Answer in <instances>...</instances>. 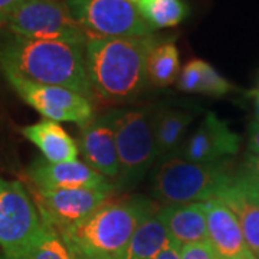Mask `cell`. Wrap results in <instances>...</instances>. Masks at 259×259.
I'll return each mask as SVG.
<instances>
[{
    "label": "cell",
    "mask_w": 259,
    "mask_h": 259,
    "mask_svg": "<svg viewBox=\"0 0 259 259\" xmlns=\"http://www.w3.org/2000/svg\"><path fill=\"white\" fill-rule=\"evenodd\" d=\"M83 47L8 32L0 37V69L32 82L72 90L93 101L97 97L87 74Z\"/></svg>",
    "instance_id": "6da1fadb"
},
{
    "label": "cell",
    "mask_w": 259,
    "mask_h": 259,
    "mask_svg": "<svg viewBox=\"0 0 259 259\" xmlns=\"http://www.w3.org/2000/svg\"><path fill=\"white\" fill-rule=\"evenodd\" d=\"M161 37L153 35L125 37H88L85 68L95 97L105 101L136 100L147 85L146 64Z\"/></svg>",
    "instance_id": "7a4b0ae2"
},
{
    "label": "cell",
    "mask_w": 259,
    "mask_h": 259,
    "mask_svg": "<svg viewBox=\"0 0 259 259\" xmlns=\"http://www.w3.org/2000/svg\"><path fill=\"white\" fill-rule=\"evenodd\" d=\"M156 212L146 197L107 200L85 221L61 232L72 259H121L139 225Z\"/></svg>",
    "instance_id": "3957f363"
},
{
    "label": "cell",
    "mask_w": 259,
    "mask_h": 259,
    "mask_svg": "<svg viewBox=\"0 0 259 259\" xmlns=\"http://www.w3.org/2000/svg\"><path fill=\"white\" fill-rule=\"evenodd\" d=\"M235 175L228 160L193 163L182 157L158 163L151 180V194L160 203H204L219 199Z\"/></svg>",
    "instance_id": "277c9868"
},
{
    "label": "cell",
    "mask_w": 259,
    "mask_h": 259,
    "mask_svg": "<svg viewBox=\"0 0 259 259\" xmlns=\"http://www.w3.org/2000/svg\"><path fill=\"white\" fill-rule=\"evenodd\" d=\"M154 120L156 110L148 107L112 110L120 163L117 186L122 190L139 185L157 160Z\"/></svg>",
    "instance_id": "5b68a950"
},
{
    "label": "cell",
    "mask_w": 259,
    "mask_h": 259,
    "mask_svg": "<svg viewBox=\"0 0 259 259\" xmlns=\"http://www.w3.org/2000/svg\"><path fill=\"white\" fill-rule=\"evenodd\" d=\"M47 226L25 186L0 177V248L3 259H16L36 243Z\"/></svg>",
    "instance_id": "8992f818"
},
{
    "label": "cell",
    "mask_w": 259,
    "mask_h": 259,
    "mask_svg": "<svg viewBox=\"0 0 259 259\" xmlns=\"http://www.w3.org/2000/svg\"><path fill=\"white\" fill-rule=\"evenodd\" d=\"M8 32L18 36L85 45L88 35L65 0H28L8 16Z\"/></svg>",
    "instance_id": "52a82bcc"
},
{
    "label": "cell",
    "mask_w": 259,
    "mask_h": 259,
    "mask_svg": "<svg viewBox=\"0 0 259 259\" xmlns=\"http://www.w3.org/2000/svg\"><path fill=\"white\" fill-rule=\"evenodd\" d=\"M71 15L90 37L153 35L131 0H65Z\"/></svg>",
    "instance_id": "ba28073f"
},
{
    "label": "cell",
    "mask_w": 259,
    "mask_h": 259,
    "mask_svg": "<svg viewBox=\"0 0 259 259\" xmlns=\"http://www.w3.org/2000/svg\"><path fill=\"white\" fill-rule=\"evenodd\" d=\"M19 97L47 120L87 125L94 118L93 101L72 90L28 81L18 75L3 74Z\"/></svg>",
    "instance_id": "9c48e42d"
},
{
    "label": "cell",
    "mask_w": 259,
    "mask_h": 259,
    "mask_svg": "<svg viewBox=\"0 0 259 259\" xmlns=\"http://www.w3.org/2000/svg\"><path fill=\"white\" fill-rule=\"evenodd\" d=\"M110 189H59L33 187L35 204L48 229L56 235L85 221L110 200Z\"/></svg>",
    "instance_id": "30bf717a"
},
{
    "label": "cell",
    "mask_w": 259,
    "mask_h": 259,
    "mask_svg": "<svg viewBox=\"0 0 259 259\" xmlns=\"http://www.w3.org/2000/svg\"><path fill=\"white\" fill-rule=\"evenodd\" d=\"M241 137L228 122L207 112L199 127L185 140L177 157L193 163H214L239 151Z\"/></svg>",
    "instance_id": "8fae6325"
},
{
    "label": "cell",
    "mask_w": 259,
    "mask_h": 259,
    "mask_svg": "<svg viewBox=\"0 0 259 259\" xmlns=\"http://www.w3.org/2000/svg\"><path fill=\"white\" fill-rule=\"evenodd\" d=\"M33 187L42 190L59 189H110L112 185L107 177L94 170L87 163L75 160L65 163H51L37 158L28 170Z\"/></svg>",
    "instance_id": "7c38bea8"
},
{
    "label": "cell",
    "mask_w": 259,
    "mask_h": 259,
    "mask_svg": "<svg viewBox=\"0 0 259 259\" xmlns=\"http://www.w3.org/2000/svg\"><path fill=\"white\" fill-rule=\"evenodd\" d=\"M79 153L85 163L107 179H115L120 173L112 111L94 117L83 125L79 136Z\"/></svg>",
    "instance_id": "4fadbf2b"
},
{
    "label": "cell",
    "mask_w": 259,
    "mask_h": 259,
    "mask_svg": "<svg viewBox=\"0 0 259 259\" xmlns=\"http://www.w3.org/2000/svg\"><path fill=\"white\" fill-rule=\"evenodd\" d=\"M207 214L209 243L218 259L252 258L246 248L241 225L231 209L221 199L204 202Z\"/></svg>",
    "instance_id": "5bb4252c"
},
{
    "label": "cell",
    "mask_w": 259,
    "mask_h": 259,
    "mask_svg": "<svg viewBox=\"0 0 259 259\" xmlns=\"http://www.w3.org/2000/svg\"><path fill=\"white\" fill-rule=\"evenodd\" d=\"M231 209L241 225L246 248L253 259H259V196L245 171L235 175L229 187L219 197Z\"/></svg>",
    "instance_id": "9a60e30c"
},
{
    "label": "cell",
    "mask_w": 259,
    "mask_h": 259,
    "mask_svg": "<svg viewBox=\"0 0 259 259\" xmlns=\"http://www.w3.org/2000/svg\"><path fill=\"white\" fill-rule=\"evenodd\" d=\"M170 242L179 249L192 243L209 242L204 203L166 204L156 212Z\"/></svg>",
    "instance_id": "2e32d148"
},
{
    "label": "cell",
    "mask_w": 259,
    "mask_h": 259,
    "mask_svg": "<svg viewBox=\"0 0 259 259\" xmlns=\"http://www.w3.org/2000/svg\"><path fill=\"white\" fill-rule=\"evenodd\" d=\"M194 118L196 111L187 108L160 107L156 110L154 134L158 163L179 156L185 143L186 131Z\"/></svg>",
    "instance_id": "e0dca14e"
},
{
    "label": "cell",
    "mask_w": 259,
    "mask_h": 259,
    "mask_svg": "<svg viewBox=\"0 0 259 259\" xmlns=\"http://www.w3.org/2000/svg\"><path fill=\"white\" fill-rule=\"evenodd\" d=\"M22 134L33 143L45 160L51 163H65L78 160L79 150L72 137L65 131L59 122L42 120L22 128Z\"/></svg>",
    "instance_id": "ac0fdd59"
},
{
    "label": "cell",
    "mask_w": 259,
    "mask_h": 259,
    "mask_svg": "<svg viewBox=\"0 0 259 259\" xmlns=\"http://www.w3.org/2000/svg\"><path fill=\"white\" fill-rule=\"evenodd\" d=\"M168 242L166 228L154 212L140 223L121 259H156Z\"/></svg>",
    "instance_id": "d6986e66"
},
{
    "label": "cell",
    "mask_w": 259,
    "mask_h": 259,
    "mask_svg": "<svg viewBox=\"0 0 259 259\" xmlns=\"http://www.w3.org/2000/svg\"><path fill=\"white\" fill-rule=\"evenodd\" d=\"M180 74V56L173 40L163 39L150 51L146 64L147 83L164 88L175 83Z\"/></svg>",
    "instance_id": "ffe728a7"
},
{
    "label": "cell",
    "mask_w": 259,
    "mask_h": 259,
    "mask_svg": "<svg viewBox=\"0 0 259 259\" xmlns=\"http://www.w3.org/2000/svg\"><path fill=\"white\" fill-rule=\"evenodd\" d=\"M140 15L156 29L173 28L189 16V5L185 0H139Z\"/></svg>",
    "instance_id": "44dd1931"
},
{
    "label": "cell",
    "mask_w": 259,
    "mask_h": 259,
    "mask_svg": "<svg viewBox=\"0 0 259 259\" xmlns=\"http://www.w3.org/2000/svg\"><path fill=\"white\" fill-rule=\"evenodd\" d=\"M3 259V258H0ZM16 259H72L69 252L55 232L48 229L44 236L23 255Z\"/></svg>",
    "instance_id": "7402d4cb"
},
{
    "label": "cell",
    "mask_w": 259,
    "mask_h": 259,
    "mask_svg": "<svg viewBox=\"0 0 259 259\" xmlns=\"http://www.w3.org/2000/svg\"><path fill=\"white\" fill-rule=\"evenodd\" d=\"M232 90L231 82L225 79L212 65L204 62L202 64V75L197 93L204 95H213V97H222Z\"/></svg>",
    "instance_id": "603a6c76"
},
{
    "label": "cell",
    "mask_w": 259,
    "mask_h": 259,
    "mask_svg": "<svg viewBox=\"0 0 259 259\" xmlns=\"http://www.w3.org/2000/svg\"><path fill=\"white\" fill-rule=\"evenodd\" d=\"M180 259H218V256L209 242H200L182 248Z\"/></svg>",
    "instance_id": "cb8c5ba5"
},
{
    "label": "cell",
    "mask_w": 259,
    "mask_h": 259,
    "mask_svg": "<svg viewBox=\"0 0 259 259\" xmlns=\"http://www.w3.org/2000/svg\"><path fill=\"white\" fill-rule=\"evenodd\" d=\"M248 148H249L250 154L259 156V122H255L250 125Z\"/></svg>",
    "instance_id": "d4e9b609"
},
{
    "label": "cell",
    "mask_w": 259,
    "mask_h": 259,
    "mask_svg": "<svg viewBox=\"0 0 259 259\" xmlns=\"http://www.w3.org/2000/svg\"><path fill=\"white\" fill-rule=\"evenodd\" d=\"M28 0H0V15L8 18L10 13H13L19 6H22Z\"/></svg>",
    "instance_id": "484cf974"
},
{
    "label": "cell",
    "mask_w": 259,
    "mask_h": 259,
    "mask_svg": "<svg viewBox=\"0 0 259 259\" xmlns=\"http://www.w3.org/2000/svg\"><path fill=\"white\" fill-rule=\"evenodd\" d=\"M246 173H249L250 176L255 177L259 180V156L255 154H248L246 156V161H245V168Z\"/></svg>",
    "instance_id": "4316f807"
},
{
    "label": "cell",
    "mask_w": 259,
    "mask_h": 259,
    "mask_svg": "<svg viewBox=\"0 0 259 259\" xmlns=\"http://www.w3.org/2000/svg\"><path fill=\"white\" fill-rule=\"evenodd\" d=\"M156 259H180V249L171 242H168L164 246V249L156 256Z\"/></svg>",
    "instance_id": "83f0119b"
},
{
    "label": "cell",
    "mask_w": 259,
    "mask_h": 259,
    "mask_svg": "<svg viewBox=\"0 0 259 259\" xmlns=\"http://www.w3.org/2000/svg\"><path fill=\"white\" fill-rule=\"evenodd\" d=\"M243 171H245V170H243ZM245 173H246V171H245ZM246 176L249 177L250 185H252V187H253V190H255V192H256V194H258V196H259V180H256L255 177L250 176L249 173H246Z\"/></svg>",
    "instance_id": "f1b7e54d"
},
{
    "label": "cell",
    "mask_w": 259,
    "mask_h": 259,
    "mask_svg": "<svg viewBox=\"0 0 259 259\" xmlns=\"http://www.w3.org/2000/svg\"><path fill=\"white\" fill-rule=\"evenodd\" d=\"M6 25H8V18L0 15V33L6 29Z\"/></svg>",
    "instance_id": "f546056e"
},
{
    "label": "cell",
    "mask_w": 259,
    "mask_h": 259,
    "mask_svg": "<svg viewBox=\"0 0 259 259\" xmlns=\"http://www.w3.org/2000/svg\"><path fill=\"white\" fill-rule=\"evenodd\" d=\"M256 120L259 122V94L258 97H256Z\"/></svg>",
    "instance_id": "4dcf8cb0"
},
{
    "label": "cell",
    "mask_w": 259,
    "mask_h": 259,
    "mask_svg": "<svg viewBox=\"0 0 259 259\" xmlns=\"http://www.w3.org/2000/svg\"><path fill=\"white\" fill-rule=\"evenodd\" d=\"M131 2H134V3H137V2H139V0H131Z\"/></svg>",
    "instance_id": "1f68e13d"
},
{
    "label": "cell",
    "mask_w": 259,
    "mask_h": 259,
    "mask_svg": "<svg viewBox=\"0 0 259 259\" xmlns=\"http://www.w3.org/2000/svg\"><path fill=\"white\" fill-rule=\"evenodd\" d=\"M248 259H253V258H248Z\"/></svg>",
    "instance_id": "d6a6232c"
}]
</instances>
